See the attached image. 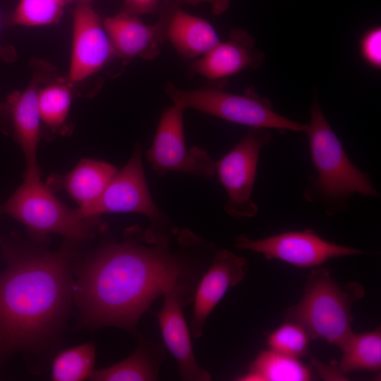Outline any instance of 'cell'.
I'll return each instance as SVG.
<instances>
[{
    "label": "cell",
    "instance_id": "cell-21",
    "mask_svg": "<svg viewBox=\"0 0 381 381\" xmlns=\"http://www.w3.org/2000/svg\"><path fill=\"white\" fill-rule=\"evenodd\" d=\"M342 356L339 370L342 373L381 368L380 327L361 334H353L340 348Z\"/></svg>",
    "mask_w": 381,
    "mask_h": 381
},
{
    "label": "cell",
    "instance_id": "cell-15",
    "mask_svg": "<svg viewBox=\"0 0 381 381\" xmlns=\"http://www.w3.org/2000/svg\"><path fill=\"white\" fill-rule=\"evenodd\" d=\"M29 85L23 91H15L7 99L16 141L21 147L26 162L24 175H37V151L40 138L41 118L38 109L40 85L50 76L51 69L44 64H36Z\"/></svg>",
    "mask_w": 381,
    "mask_h": 381
},
{
    "label": "cell",
    "instance_id": "cell-25",
    "mask_svg": "<svg viewBox=\"0 0 381 381\" xmlns=\"http://www.w3.org/2000/svg\"><path fill=\"white\" fill-rule=\"evenodd\" d=\"M310 337L299 325L287 321L270 333L267 338L270 349L298 358L308 350Z\"/></svg>",
    "mask_w": 381,
    "mask_h": 381
},
{
    "label": "cell",
    "instance_id": "cell-16",
    "mask_svg": "<svg viewBox=\"0 0 381 381\" xmlns=\"http://www.w3.org/2000/svg\"><path fill=\"white\" fill-rule=\"evenodd\" d=\"M265 59L264 54L255 48L253 37L242 29H233L226 40L220 41L203 56L190 65L193 74L210 80L224 79L244 70L257 68Z\"/></svg>",
    "mask_w": 381,
    "mask_h": 381
},
{
    "label": "cell",
    "instance_id": "cell-3",
    "mask_svg": "<svg viewBox=\"0 0 381 381\" xmlns=\"http://www.w3.org/2000/svg\"><path fill=\"white\" fill-rule=\"evenodd\" d=\"M310 114L305 133L317 176L310 177L303 192L305 199L333 215L345 211L355 194L380 197L369 176L349 158L315 99Z\"/></svg>",
    "mask_w": 381,
    "mask_h": 381
},
{
    "label": "cell",
    "instance_id": "cell-27",
    "mask_svg": "<svg viewBox=\"0 0 381 381\" xmlns=\"http://www.w3.org/2000/svg\"><path fill=\"white\" fill-rule=\"evenodd\" d=\"M159 0H124L122 11L140 16L154 12L158 6Z\"/></svg>",
    "mask_w": 381,
    "mask_h": 381
},
{
    "label": "cell",
    "instance_id": "cell-14",
    "mask_svg": "<svg viewBox=\"0 0 381 381\" xmlns=\"http://www.w3.org/2000/svg\"><path fill=\"white\" fill-rule=\"evenodd\" d=\"M171 6L162 12L155 24L143 23L137 16L123 11L103 20L115 56L129 61L134 58L152 60L167 41L166 29Z\"/></svg>",
    "mask_w": 381,
    "mask_h": 381
},
{
    "label": "cell",
    "instance_id": "cell-29",
    "mask_svg": "<svg viewBox=\"0 0 381 381\" xmlns=\"http://www.w3.org/2000/svg\"><path fill=\"white\" fill-rule=\"evenodd\" d=\"M0 28H1V18H0ZM16 52L13 46L11 45H2L0 42V59L11 63L16 59Z\"/></svg>",
    "mask_w": 381,
    "mask_h": 381
},
{
    "label": "cell",
    "instance_id": "cell-2",
    "mask_svg": "<svg viewBox=\"0 0 381 381\" xmlns=\"http://www.w3.org/2000/svg\"><path fill=\"white\" fill-rule=\"evenodd\" d=\"M0 274V359L42 350L58 336L73 301L64 253L6 248Z\"/></svg>",
    "mask_w": 381,
    "mask_h": 381
},
{
    "label": "cell",
    "instance_id": "cell-5",
    "mask_svg": "<svg viewBox=\"0 0 381 381\" xmlns=\"http://www.w3.org/2000/svg\"><path fill=\"white\" fill-rule=\"evenodd\" d=\"M165 91L173 104L184 110L193 109L249 128H271L282 133H305L307 128V123L277 114L270 100L258 95L253 89L248 88L241 94L213 85L183 90L169 82Z\"/></svg>",
    "mask_w": 381,
    "mask_h": 381
},
{
    "label": "cell",
    "instance_id": "cell-18",
    "mask_svg": "<svg viewBox=\"0 0 381 381\" xmlns=\"http://www.w3.org/2000/svg\"><path fill=\"white\" fill-rule=\"evenodd\" d=\"M167 41L186 59H198L221 40L214 27L204 18L171 6L166 29Z\"/></svg>",
    "mask_w": 381,
    "mask_h": 381
},
{
    "label": "cell",
    "instance_id": "cell-30",
    "mask_svg": "<svg viewBox=\"0 0 381 381\" xmlns=\"http://www.w3.org/2000/svg\"><path fill=\"white\" fill-rule=\"evenodd\" d=\"M10 116V108L7 102H0V126H4Z\"/></svg>",
    "mask_w": 381,
    "mask_h": 381
},
{
    "label": "cell",
    "instance_id": "cell-24",
    "mask_svg": "<svg viewBox=\"0 0 381 381\" xmlns=\"http://www.w3.org/2000/svg\"><path fill=\"white\" fill-rule=\"evenodd\" d=\"M64 0H20L7 19L14 25L40 26L53 24L61 18Z\"/></svg>",
    "mask_w": 381,
    "mask_h": 381
},
{
    "label": "cell",
    "instance_id": "cell-23",
    "mask_svg": "<svg viewBox=\"0 0 381 381\" xmlns=\"http://www.w3.org/2000/svg\"><path fill=\"white\" fill-rule=\"evenodd\" d=\"M71 84L60 80L40 87L38 109L41 121L52 131L66 121L72 101Z\"/></svg>",
    "mask_w": 381,
    "mask_h": 381
},
{
    "label": "cell",
    "instance_id": "cell-20",
    "mask_svg": "<svg viewBox=\"0 0 381 381\" xmlns=\"http://www.w3.org/2000/svg\"><path fill=\"white\" fill-rule=\"evenodd\" d=\"M312 379L310 370L298 358L272 349L260 352L248 371L238 377L242 381H307Z\"/></svg>",
    "mask_w": 381,
    "mask_h": 381
},
{
    "label": "cell",
    "instance_id": "cell-7",
    "mask_svg": "<svg viewBox=\"0 0 381 381\" xmlns=\"http://www.w3.org/2000/svg\"><path fill=\"white\" fill-rule=\"evenodd\" d=\"M270 140L268 129L250 128L245 136L215 163V173L227 195L224 210L229 215L245 219L257 214L258 207L251 197L260 152Z\"/></svg>",
    "mask_w": 381,
    "mask_h": 381
},
{
    "label": "cell",
    "instance_id": "cell-17",
    "mask_svg": "<svg viewBox=\"0 0 381 381\" xmlns=\"http://www.w3.org/2000/svg\"><path fill=\"white\" fill-rule=\"evenodd\" d=\"M117 171L108 162L85 158L67 174L51 176L46 184L52 191L64 190L81 210L101 195Z\"/></svg>",
    "mask_w": 381,
    "mask_h": 381
},
{
    "label": "cell",
    "instance_id": "cell-10",
    "mask_svg": "<svg viewBox=\"0 0 381 381\" xmlns=\"http://www.w3.org/2000/svg\"><path fill=\"white\" fill-rule=\"evenodd\" d=\"M234 246L241 250L261 253L267 260L277 259L303 268L319 266L332 258L363 253L326 241L310 229L286 231L260 239H251L241 234L236 238Z\"/></svg>",
    "mask_w": 381,
    "mask_h": 381
},
{
    "label": "cell",
    "instance_id": "cell-22",
    "mask_svg": "<svg viewBox=\"0 0 381 381\" xmlns=\"http://www.w3.org/2000/svg\"><path fill=\"white\" fill-rule=\"evenodd\" d=\"M96 350L86 342L59 351L51 367L54 381H82L91 377L95 371Z\"/></svg>",
    "mask_w": 381,
    "mask_h": 381
},
{
    "label": "cell",
    "instance_id": "cell-13",
    "mask_svg": "<svg viewBox=\"0 0 381 381\" xmlns=\"http://www.w3.org/2000/svg\"><path fill=\"white\" fill-rule=\"evenodd\" d=\"M164 306L156 314L164 344L176 359L181 377L184 380L209 381L210 374L201 368L195 357L190 332L183 308L193 301V295L179 289L166 291Z\"/></svg>",
    "mask_w": 381,
    "mask_h": 381
},
{
    "label": "cell",
    "instance_id": "cell-12",
    "mask_svg": "<svg viewBox=\"0 0 381 381\" xmlns=\"http://www.w3.org/2000/svg\"><path fill=\"white\" fill-rule=\"evenodd\" d=\"M248 263L245 258L221 249L215 251L212 261L200 279L193 298V313L190 334L198 339L210 313L226 294L227 290L245 277Z\"/></svg>",
    "mask_w": 381,
    "mask_h": 381
},
{
    "label": "cell",
    "instance_id": "cell-8",
    "mask_svg": "<svg viewBox=\"0 0 381 381\" xmlns=\"http://www.w3.org/2000/svg\"><path fill=\"white\" fill-rule=\"evenodd\" d=\"M79 210L88 219H99L100 215L107 213L141 214L149 219L150 228H171L167 216L156 205L149 190L139 143L135 145L129 161L117 171L101 195L89 206Z\"/></svg>",
    "mask_w": 381,
    "mask_h": 381
},
{
    "label": "cell",
    "instance_id": "cell-9",
    "mask_svg": "<svg viewBox=\"0 0 381 381\" xmlns=\"http://www.w3.org/2000/svg\"><path fill=\"white\" fill-rule=\"evenodd\" d=\"M184 111L173 104L162 112L147 159L159 177L175 172L210 179L215 174V163L207 152L198 146L187 147Z\"/></svg>",
    "mask_w": 381,
    "mask_h": 381
},
{
    "label": "cell",
    "instance_id": "cell-26",
    "mask_svg": "<svg viewBox=\"0 0 381 381\" xmlns=\"http://www.w3.org/2000/svg\"><path fill=\"white\" fill-rule=\"evenodd\" d=\"M359 52L363 60L371 68L381 67V28L373 27L366 30L359 41Z\"/></svg>",
    "mask_w": 381,
    "mask_h": 381
},
{
    "label": "cell",
    "instance_id": "cell-19",
    "mask_svg": "<svg viewBox=\"0 0 381 381\" xmlns=\"http://www.w3.org/2000/svg\"><path fill=\"white\" fill-rule=\"evenodd\" d=\"M165 358L161 345L140 339L133 353L107 368L95 370L90 380L95 381H152L157 380Z\"/></svg>",
    "mask_w": 381,
    "mask_h": 381
},
{
    "label": "cell",
    "instance_id": "cell-6",
    "mask_svg": "<svg viewBox=\"0 0 381 381\" xmlns=\"http://www.w3.org/2000/svg\"><path fill=\"white\" fill-rule=\"evenodd\" d=\"M3 212L39 238L51 234L79 241L93 235L99 219H88L79 209L63 204L44 183L40 174L24 175V181L3 205Z\"/></svg>",
    "mask_w": 381,
    "mask_h": 381
},
{
    "label": "cell",
    "instance_id": "cell-4",
    "mask_svg": "<svg viewBox=\"0 0 381 381\" xmlns=\"http://www.w3.org/2000/svg\"><path fill=\"white\" fill-rule=\"evenodd\" d=\"M364 295L365 289L358 282L340 286L327 269L313 270L303 296L289 308L286 319L301 325L310 339L341 348L353 334L351 307Z\"/></svg>",
    "mask_w": 381,
    "mask_h": 381
},
{
    "label": "cell",
    "instance_id": "cell-28",
    "mask_svg": "<svg viewBox=\"0 0 381 381\" xmlns=\"http://www.w3.org/2000/svg\"><path fill=\"white\" fill-rule=\"evenodd\" d=\"M181 3L189 4H198L206 3L211 6L212 12L214 15H221L228 10L231 0H176Z\"/></svg>",
    "mask_w": 381,
    "mask_h": 381
},
{
    "label": "cell",
    "instance_id": "cell-11",
    "mask_svg": "<svg viewBox=\"0 0 381 381\" xmlns=\"http://www.w3.org/2000/svg\"><path fill=\"white\" fill-rule=\"evenodd\" d=\"M115 56L103 24L90 0H79L73 13L71 83L80 82L104 68Z\"/></svg>",
    "mask_w": 381,
    "mask_h": 381
},
{
    "label": "cell",
    "instance_id": "cell-1",
    "mask_svg": "<svg viewBox=\"0 0 381 381\" xmlns=\"http://www.w3.org/2000/svg\"><path fill=\"white\" fill-rule=\"evenodd\" d=\"M216 251L187 229L133 226L122 241L100 248L78 270L73 302L92 329L134 332L143 313L166 291L194 295Z\"/></svg>",
    "mask_w": 381,
    "mask_h": 381
},
{
    "label": "cell",
    "instance_id": "cell-31",
    "mask_svg": "<svg viewBox=\"0 0 381 381\" xmlns=\"http://www.w3.org/2000/svg\"><path fill=\"white\" fill-rule=\"evenodd\" d=\"M65 1V0H64Z\"/></svg>",
    "mask_w": 381,
    "mask_h": 381
}]
</instances>
